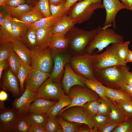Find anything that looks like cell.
Here are the masks:
<instances>
[{
	"instance_id": "1",
	"label": "cell",
	"mask_w": 132,
	"mask_h": 132,
	"mask_svg": "<svg viewBox=\"0 0 132 132\" xmlns=\"http://www.w3.org/2000/svg\"><path fill=\"white\" fill-rule=\"evenodd\" d=\"M130 68L126 65L113 66L94 70L95 78L105 87L120 89L125 84Z\"/></svg>"
},
{
	"instance_id": "2",
	"label": "cell",
	"mask_w": 132,
	"mask_h": 132,
	"mask_svg": "<svg viewBox=\"0 0 132 132\" xmlns=\"http://www.w3.org/2000/svg\"><path fill=\"white\" fill-rule=\"evenodd\" d=\"M93 38L87 47L85 54L92 55L97 49L98 53L101 52L110 44L124 42L123 36L110 27L99 26Z\"/></svg>"
},
{
	"instance_id": "3",
	"label": "cell",
	"mask_w": 132,
	"mask_h": 132,
	"mask_svg": "<svg viewBox=\"0 0 132 132\" xmlns=\"http://www.w3.org/2000/svg\"><path fill=\"white\" fill-rule=\"evenodd\" d=\"M104 9L102 0H82L69 10L68 15L74 23L80 24L89 20L96 10Z\"/></svg>"
},
{
	"instance_id": "4",
	"label": "cell",
	"mask_w": 132,
	"mask_h": 132,
	"mask_svg": "<svg viewBox=\"0 0 132 132\" xmlns=\"http://www.w3.org/2000/svg\"><path fill=\"white\" fill-rule=\"evenodd\" d=\"M98 30V28L87 31L73 27L65 35L69 40V48L70 51L77 55L85 54L87 47Z\"/></svg>"
},
{
	"instance_id": "5",
	"label": "cell",
	"mask_w": 132,
	"mask_h": 132,
	"mask_svg": "<svg viewBox=\"0 0 132 132\" xmlns=\"http://www.w3.org/2000/svg\"><path fill=\"white\" fill-rule=\"evenodd\" d=\"M67 95L71 98V104L64 108L59 113L60 115L65 110L74 106H81L86 103L99 99L100 97L95 92L87 87L79 85L74 86L71 88Z\"/></svg>"
},
{
	"instance_id": "6",
	"label": "cell",
	"mask_w": 132,
	"mask_h": 132,
	"mask_svg": "<svg viewBox=\"0 0 132 132\" xmlns=\"http://www.w3.org/2000/svg\"><path fill=\"white\" fill-rule=\"evenodd\" d=\"M94 55H77L71 57L70 64L77 74L87 79L95 78L93 62Z\"/></svg>"
},
{
	"instance_id": "7",
	"label": "cell",
	"mask_w": 132,
	"mask_h": 132,
	"mask_svg": "<svg viewBox=\"0 0 132 132\" xmlns=\"http://www.w3.org/2000/svg\"><path fill=\"white\" fill-rule=\"evenodd\" d=\"M31 68L43 72L51 73L53 62L50 48L31 51Z\"/></svg>"
},
{
	"instance_id": "8",
	"label": "cell",
	"mask_w": 132,
	"mask_h": 132,
	"mask_svg": "<svg viewBox=\"0 0 132 132\" xmlns=\"http://www.w3.org/2000/svg\"><path fill=\"white\" fill-rule=\"evenodd\" d=\"M94 70L116 65H126L123 63L111 46L99 54H94L93 60Z\"/></svg>"
},
{
	"instance_id": "9",
	"label": "cell",
	"mask_w": 132,
	"mask_h": 132,
	"mask_svg": "<svg viewBox=\"0 0 132 132\" xmlns=\"http://www.w3.org/2000/svg\"><path fill=\"white\" fill-rule=\"evenodd\" d=\"M36 93L38 98L56 102L65 95L60 82H54L49 77L41 85Z\"/></svg>"
},
{
	"instance_id": "10",
	"label": "cell",
	"mask_w": 132,
	"mask_h": 132,
	"mask_svg": "<svg viewBox=\"0 0 132 132\" xmlns=\"http://www.w3.org/2000/svg\"><path fill=\"white\" fill-rule=\"evenodd\" d=\"M51 50L54 65L49 77L54 82L60 83L65 66L70 62L71 57L67 50L62 52Z\"/></svg>"
},
{
	"instance_id": "11",
	"label": "cell",
	"mask_w": 132,
	"mask_h": 132,
	"mask_svg": "<svg viewBox=\"0 0 132 132\" xmlns=\"http://www.w3.org/2000/svg\"><path fill=\"white\" fill-rule=\"evenodd\" d=\"M102 3L106 11V19L103 27L107 28L112 26L114 28H116V15L120 10L127 9V6L120 0H102Z\"/></svg>"
},
{
	"instance_id": "12",
	"label": "cell",
	"mask_w": 132,
	"mask_h": 132,
	"mask_svg": "<svg viewBox=\"0 0 132 132\" xmlns=\"http://www.w3.org/2000/svg\"><path fill=\"white\" fill-rule=\"evenodd\" d=\"M60 115L64 119L69 122L86 124L93 132V124L90 118L86 116L81 107L74 106L68 108L64 110Z\"/></svg>"
},
{
	"instance_id": "13",
	"label": "cell",
	"mask_w": 132,
	"mask_h": 132,
	"mask_svg": "<svg viewBox=\"0 0 132 132\" xmlns=\"http://www.w3.org/2000/svg\"><path fill=\"white\" fill-rule=\"evenodd\" d=\"M87 78L85 77L76 73L69 63L65 65L62 81V86L65 92L67 95L72 87L79 85L87 87L85 81Z\"/></svg>"
},
{
	"instance_id": "14",
	"label": "cell",
	"mask_w": 132,
	"mask_h": 132,
	"mask_svg": "<svg viewBox=\"0 0 132 132\" xmlns=\"http://www.w3.org/2000/svg\"><path fill=\"white\" fill-rule=\"evenodd\" d=\"M38 98L36 92L27 88L19 98L15 99L11 105L18 115L26 114L31 103Z\"/></svg>"
},
{
	"instance_id": "15",
	"label": "cell",
	"mask_w": 132,
	"mask_h": 132,
	"mask_svg": "<svg viewBox=\"0 0 132 132\" xmlns=\"http://www.w3.org/2000/svg\"><path fill=\"white\" fill-rule=\"evenodd\" d=\"M18 115L12 108H0V132H13Z\"/></svg>"
},
{
	"instance_id": "16",
	"label": "cell",
	"mask_w": 132,
	"mask_h": 132,
	"mask_svg": "<svg viewBox=\"0 0 132 132\" xmlns=\"http://www.w3.org/2000/svg\"><path fill=\"white\" fill-rule=\"evenodd\" d=\"M50 75L51 73L43 72L31 68L25 81L26 88L34 92H36L40 87L50 77Z\"/></svg>"
},
{
	"instance_id": "17",
	"label": "cell",
	"mask_w": 132,
	"mask_h": 132,
	"mask_svg": "<svg viewBox=\"0 0 132 132\" xmlns=\"http://www.w3.org/2000/svg\"><path fill=\"white\" fill-rule=\"evenodd\" d=\"M17 77L9 69L5 72L2 78L1 86L2 89L11 92L17 97L21 93Z\"/></svg>"
},
{
	"instance_id": "18",
	"label": "cell",
	"mask_w": 132,
	"mask_h": 132,
	"mask_svg": "<svg viewBox=\"0 0 132 132\" xmlns=\"http://www.w3.org/2000/svg\"><path fill=\"white\" fill-rule=\"evenodd\" d=\"M75 24L66 14L55 20L52 28L50 35L60 34L65 35Z\"/></svg>"
},
{
	"instance_id": "19",
	"label": "cell",
	"mask_w": 132,
	"mask_h": 132,
	"mask_svg": "<svg viewBox=\"0 0 132 132\" xmlns=\"http://www.w3.org/2000/svg\"><path fill=\"white\" fill-rule=\"evenodd\" d=\"M13 17L10 14L6 17L3 25L0 26V45L18 40L14 35L12 27Z\"/></svg>"
},
{
	"instance_id": "20",
	"label": "cell",
	"mask_w": 132,
	"mask_h": 132,
	"mask_svg": "<svg viewBox=\"0 0 132 132\" xmlns=\"http://www.w3.org/2000/svg\"><path fill=\"white\" fill-rule=\"evenodd\" d=\"M69 44L68 40L65 35L53 34L49 38L48 47L52 50L62 52L68 50Z\"/></svg>"
},
{
	"instance_id": "21",
	"label": "cell",
	"mask_w": 132,
	"mask_h": 132,
	"mask_svg": "<svg viewBox=\"0 0 132 132\" xmlns=\"http://www.w3.org/2000/svg\"><path fill=\"white\" fill-rule=\"evenodd\" d=\"M56 20L45 27L36 30V36L38 49H44L48 47V40L51 29Z\"/></svg>"
},
{
	"instance_id": "22",
	"label": "cell",
	"mask_w": 132,
	"mask_h": 132,
	"mask_svg": "<svg viewBox=\"0 0 132 132\" xmlns=\"http://www.w3.org/2000/svg\"><path fill=\"white\" fill-rule=\"evenodd\" d=\"M13 50L22 61L31 66L32 65L31 51L21 41L16 40L12 42Z\"/></svg>"
},
{
	"instance_id": "23",
	"label": "cell",
	"mask_w": 132,
	"mask_h": 132,
	"mask_svg": "<svg viewBox=\"0 0 132 132\" xmlns=\"http://www.w3.org/2000/svg\"><path fill=\"white\" fill-rule=\"evenodd\" d=\"M56 102L43 98H37L31 103L27 113L46 114L50 108Z\"/></svg>"
},
{
	"instance_id": "24",
	"label": "cell",
	"mask_w": 132,
	"mask_h": 132,
	"mask_svg": "<svg viewBox=\"0 0 132 132\" xmlns=\"http://www.w3.org/2000/svg\"><path fill=\"white\" fill-rule=\"evenodd\" d=\"M72 101V99L70 96L65 95L50 108L46 113L48 117L57 116L60 111L69 106Z\"/></svg>"
},
{
	"instance_id": "25",
	"label": "cell",
	"mask_w": 132,
	"mask_h": 132,
	"mask_svg": "<svg viewBox=\"0 0 132 132\" xmlns=\"http://www.w3.org/2000/svg\"><path fill=\"white\" fill-rule=\"evenodd\" d=\"M105 96L113 102L118 100H132V98L121 89H116L105 87Z\"/></svg>"
},
{
	"instance_id": "26",
	"label": "cell",
	"mask_w": 132,
	"mask_h": 132,
	"mask_svg": "<svg viewBox=\"0 0 132 132\" xmlns=\"http://www.w3.org/2000/svg\"><path fill=\"white\" fill-rule=\"evenodd\" d=\"M130 43L127 41L122 43H113L111 46L116 52L122 62L126 65L129 54V45Z\"/></svg>"
},
{
	"instance_id": "27",
	"label": "cell",
	"mask_w": 132,
	"mask_h": 132,
	"mask_svg": "<svg viewBox=\"0 0 132 132\" xmlns=\"http://www.w3.org/2000/svg\"><path fill=\"white\" fill-rule=\"evenodd\" d=\"M36 31V29L29 28L26 33L20 40L31 51L38 49Z\"/></svg>"
},
{
	"instance_id": "28",
	"label": "cell",
	"mask_w": 132,
	"mask_h": 132,
	"mask_svg": "<svg viewBox=\"0 0 132 132\" xmlns=\"http://www.w3.org/2000/svg\"><path fill=\"white\" fill-rule=\"evenodd\" d=\"M32 124L31 121L26 114L18 115L14 132H28Z\"/></svg>"
},
{
	"instance_id": "29",
	"label": "cell",
	"mask_w": 132,
	"mask_h": 132,
	"mask_svg": "<svg viewBox=\"0 0 132 132\" xmlns=\"http://www.w3.org/2000/svg\"><path fill=\"white\" fill-rule=\"evenodd\" d=\"M12 27L14 35L17 39L19 40L25 35L29 28L26 23L14 18Z\"/></svg>"
},
{
	"instance_id": "30",
	"label": "cell",
	"mask_w": 132,
	"mask_h": 132,
	"mask_svg": "<svg viewBox=\"0 0 132 132\" xmlns=\"http://www.w3.org/2000/svg\"><path fill=\"white\" fill-rule=\"evenodd\" d=\"M44 17L35 5L33 10L17 19L25 23L30 24Z\"/></svg>"
},
{
	"instance_id": "31",
	"label": "cell",
	"mask_w": 132,
	"mask_h": 132,
	"mask_svg": "<svg viewBox=\"0 0 132 132\" xmlns=\"http://www.w3.org/2000/svg\"><path fill=\"white\" fill-rule=\"evenodd\" d=\"M34 6L32 5L26 3L15 7H7L10 15L13 18H18L33 10Z\"/></svg>"
},
{
	"instance_id": "32",
	"label": "cell",
	"mask_w": 132,
	"mask_h": 132,
	"mask_svg": "<svg viewBox=\"0 0 132 132\" xmlns=\"http://www.w3.org/2000/svg\"><path fill=\"white\" fill-rule=\"evenodd\" d=\"M85 84L87 87L95 92L100 98H103L105 96V87L96 78L86 79Z\"/></svg>"
},
{
	"instance_id": "33",
	"label": "cell",
	"mask_w": 132,
	"mask_h": 132,
	"mask_svg": "<svg viewBox=\"0 0 132 132\" xmlns=\"http://www.w3.org/2000/svg\"><path fill=\"white\" fill-rule=\"evenodd\" d=\"M108 115V123L111 124L119 123L127 118L120 108L115 103Z\"/></svg>"
},
{
	"instance_id": "34",
	"label": "cell",
	"mask_w": 132,
	"mask_h": 132,
	"mask_svg": "<svg viewBox=\"0 0 132 132\" xmlns=\"http://www.w3.org/2000/svg\"><path fill=\"white\" fill-rule=\"evenodd\" d=\"M7 60L9 69L17 77L18 71L22 61L13 49L10 53Z\"/></svg>"
},
{
	"instance_id": "35",
	"label": "cell",
	"mask_w": 132,
	"mask_h": 132,
	"mask_svg": "<svg viewBox=\"0 0 132 132\" xmlns=\"http://www.w3.org/2000/svg\"><path fill=\"white\" fill-rule=\"evenodd\" d=\"M31 68V66L22 62L17 76L20 83L21 93H22L25 90L24 87L25 81Z\"/></svg>"
},
{
	"instance_id": "36",
	"label": "cell",
	"mask_w": 132,
	"mask_h": 132,
	"mask_svg": "<svg viewBox=\"0 0 132 132\" xmlns=\"http://www.w3.org/2000/svg\"><path fill=\"white\" fill-rule=\"evenodd\" d=\"M99 99L87 102L81 106L88 117L90 118L97 114L100 103Z\"/></svg>"
},
{
	"instance_id": "37",
	"label": "cell",
	"mask_w": 132,
	"mask_h": 132,
	"mask_svg": "<svg viewBox=\"0 0 132 132\" xmlns=\"http://www.w3.org/2000/svg\"><path fill=\"white\" fill-rule=\"evenodd\" d=\"M57 117L63 130V132H78L82 124L70 122L62 118L60 115Z\"/></svg>"
},
{
	"instance_id": "38",
	"label": "cell",
	"mask_w": 132,
	"mask_h": 132,
	"mask_svg": "<svg viewBox=\"0 0 132 132\" xmlns=\"http://www.w3.org/2000/svg\"><path fill=\"white\" fill-rule=\"evenodd\" d=\"M30 119L32 124L44 128L48 117L46 114L29 112L26 114Z\"/></svg>"
},
{
	"instance_id": "39",
	"label": "cell",
	"mask_w": 132,
	"mask_h": 132,
	"mask_svg": "<svg viewBox=\"0 0 132 132\" xmlns=\"http://www.w3.org/2000/svg\"><path fill=\"white\" fill-rule=\"evenodd\" d=\"M99 100L100 103L97 115H108L114 103L106 97L103 98L100 97Z\"/></svg>"
},
{
	"instance_id": "40",
	"label": "cell",
	"mask_w": 132,
	"mask_h": 132,
	"mask_svg": "<svg viewBox=\"0 0 132 132\" xmlns=\"http://www.w3.org/2000/svg\"><path fill=\"white\" fill-rule=\"evenodd\" d=\"M44 128L46 132H63L56 116L48 117Z\"/></svg>"
},
{
	"instance_id": "41",
	"label": "cell",
	"mask_w": 132,
	"mask_h": 132,
	"mask_svg": "<svg viewBox=\"0 0 132 132\" xmlns=\"http://www.w3.org/2000/svg\"><path fill=\"white\" fill-rule=\"evenodd\" d=\"M59 17L51 15L49 17H44L32 23L26 24L29 28L36 30L45 27Z\"/></svg>"
},
{
	"instance_id": "42",
	"label": "cell",
	"mask_w": 132,
	"mask_h": 132,
	"mask_svg": "<svg viewBox=\"0 0 132 132\" xmlns=\"http://www.w3.org/2000/svg\"><path fill=\"white\" fill-rule=\"evenodd\" d=\"M90 118L94 125L93 132H97L99 128L106 124L109 121V115H96Z\"/></svg>"
},
{
	"instance_id": "43",
	"label": "cell",
	"mask_w": 132,
	"mask_h": 132,
	"mask_svg": "<svg viewBox=\"0 0 132 132\" xmlns=\"http://www.w3.org/2000/svg\"><path fill=\"white\" fill-rule=\"evenodd\" d=\"M113 102L120 108L127 118H132V100H118Z\"/></svg>"
},
{
	"instance_id": "44",
	"label": "cell",
	"mask_w": 132,
	"mask_h": 132,
	"mask_svg": "<svg viewBox=\"0 0 132 132\" xmlns=\"http://www.w3.org/2000/svg\"><path fill=\"white\" fill-rule=\"evenodd\" d=\"M111 132H132V118H127L121 122Z\"/></svg>"
},
{
	"instance_id": "45",
	"label": "cell",
	"mask_w": 132,
	"mask_h": 132,
	"mask_svg": "<svg viewBox=\"0 0 132 132\" xmlns=\"http://www.w3.org/2000/svg\"><path fill=\"white\" fill-rule=\"evenodd\" d=\"M66 3H63L58 5H50V12L52 16L60 17L67 14Z\"/></svg>"
},
{
	"instance_id": "46",
	"label": "cell",
	"mask_w": 132,
	"mask_h": 132,
	"mask_svg": "<svg viewBox=\"0 0 132 132\" xmlns=\"http://www.w3.org/2000/svg\"><path fill=\"white\" fill-rule=\"evenodd\" d=\"M35 5L44 17H49L52 15L48 0H39Z\"/></svg>"
},
{
	"instance_id": "47",
	"label": "cell",
	"mask_w": 132,
	"mask_h": 132,
	"mask_svg": "<svg viewBox=\"0 0 132 132\" xmlns=\"http://www.w3.org/2000/svg\"><path fill=\"white\" fill-rule=\"evenodd\" d=\"M12 49L11 42H8L0 45V61L7 60L10 53Z\"/></svg>"
},
{
	"instance_id": "48",
	"label": "cell",
	"mask_w": 132,
	"mask_h": 132,
	"mask_svg": "<svg viewBox=\"0 0 132 132\" xmlns=\"http://www.w3.org/2000/svg\"><path fill=\"white\" fill-rule=\"evenodd\" d=\"M121 123L117 124H111L108 123L99 128L97 132H111Z\"/></svg>"
},
{
	"instance_id": "49",
	"label": "cell",
	"mask_w": 132,
	"mask_h": 132,
	"mask_svg": "<svg viewBox=\"0 0 132 132\" xmlns=\"http://www.w3.org/2000/svg\"><path fill=\"white\" fill-rule=\"evenodd\" d=\"M26 3V0H10L6 4V6L15 7Z\"/></svg>"
},
{
	"instance_id": "50",
	"label": "cell",
	"mask_w": 132,
	"mask_h": 132,
	"mask_svg": "<svg viewBox=\"0 0 132 132\" xmlns=\"http://www.w3.org/2000/svg\"><path fill=\"white\" fill-rule=\"evenodd\" d=\"M120 89L124 91L132 98V87L125 84L121 86Z\"/></svg>"
},
{
	"instance_id": "51",
	"label": "cell",
	"mask_w": 132,
	"mask_h": 132,
	"mask_svg": "<svg viewBox=\"0 0 132 132\" xmlns=\"http://www.w3.org/2000/svg\"><path fill=\"white\" fill-rule=\"evenodd\" d=\"M28 132H46L44 128L32 124Z\"/></svg>"
},
{
	"instance_id": "52",
	"label": "cell",
	"mask_w": 132,
	"mask_h": 132,
	"mask_svg": "<svg viewBox=\"0 0 132 132\" xmlns=\"http://www.w3.org/2000/svg\"><path fill=\"white\" fill-rule=\"evenodd\" d=\"M9 66L7 60L0 61V78H2L3 71Z\"/></svg>"
},
{
	"instance_id": "53",
	"label": "cell",
	"mask_w": 132,
	"mask_h": 132,
	"mask_svg": "<svg viewBox=\"0 0 132 132\" xmlns=\"http://www.w3.org/2000/svg\"><path fill=\"white\" fill-rule=\"evenodd\" d=\"M82 0H67L66 3V10L68 12L70 9L77 2Z\"/></svg>"
},
{
	"instance_id": "54",
	"label": "cell",
	"mask_w": 132,
	"mask_h": 132,
	"mask_svg": "<svg viewBox=\"0 0 132 132\" xmlns=\"http://www.w3.org/2000/svg\"><path fill=\"white\" fill-rule=\"evenodd\" d=\"M67 0H48L49 5H58L66 3Z\"/></svg>"
},
{
	"instance_id": "55",
	"label": "cell",
	"mask_w": 132,
	"mask_h": 132,
	"mask_svg": "<svg viewBox=\"0 0 132 132\" xmlns=\"http://www.w3.org/2000/svg\"><path fill=\"white\" fill-rule=\"evenodd\" d=\"M125 84L132 87V71H129L126 77Z\"/></svg>"
},
{
	"instance_id": "56",
	"label": "cell",
	"mask_w": 132,
	"mask_h": 132,
	"mask_svg": "<svg viewBox=\"0 0 132 132\" xmlns=\"http://www.w3.org/2000/svg\"><path fill=\"white\" fill-rule=\"evenodd\" d=\"M82 124L78 132H92L89 127L87 125L85 124L83 125Z\"/></svg>"
},
{
	"instance_id": "57",
	"label": "cell",
	"mask_w": 132,
	"mask_h": 132,
	"mask_svg": "<svg viewBox=\"0 0 132 132\" xmlns=\"http://www.w3.org/2000/svg\"><path fill=\"white\" fill-rule=\"evenodd\" d=\"M8 95L5 91L2 90L0 91V101H4L7 99Z\"/></svg>"
},
{
	"instance_id": "58",
	"label": "cell",
	"mask_w": 132,
	"mask_h": 132,
	"mask_svg": "<svg viewBox=\"0 0 132 132\" xmlns=\"http://www.w3.org/2000/svg\"><path fill=\"white\" fill-rule=\"evenodd\" d=\"M8 15H5L3 13V12L0 11V26H1L3 25L6 18Z\"/></svg>"
},
{
	"instance_id": "59",
	"label": "cell",
	"mask_w": 132,
	"mask_h": 132,
	"mask_svg": "<svg viewBox=\"0 0 132 132\" xmlns=\"http://www.w3.org/2000/svg\"><path fill=\"white\" fill-rule=\"evenodd\" d=\"M125 4L127 7V10H132V0H126Z\"/></svg>"
},
{
	"instance_id": "60",
	"label": "cell",
	"mask_w": 132,
	"mask_h": 132,
	"mask_svg": "<svg viewBox=\"0 0 132 132\" xmlns=\"http://www.w3.org/2000/svg\"><path fill=\"white\" fill-rule=\"evenodd\" d=\"M127 63L128 62L132 63V51L129 49V54L127 60Z\"/></svg>"
},
{
	"instance_id": "61",
	"label": "cell",
	"mask_w": 132,
	"mask_h": 132,
	"mask_svg": "<svg viewBox=\"0 0 132 132\" xmlns=\"http://www.w3.org/2000/svg\"><path fill=\"white\" fill-rule=\"evenodd\" d=\"M26 3L35 6L38 2L39 0H26Z\"/></svg>"
},
{
	"instance_id": "62",
	"label": "cell",
	"mask_w": 132,
	"mask_h": 132,
	"mask_svg": "<svg viewBox=\"0 0 132 132\" xmlns=\"http://www.w3.org/2000/svg\"><path fill=\"white\" fill-rule=\"evenodd\" d=\"M10 0H0V7L6 6L7 3Z\"/></svg>"
},
{
	"instance_id": "63",
	"label": "cell",
	"mask_w": 132,
	"mask_h": 132,
	"mask_svg": "<svg viewBox=\"0 0 132 132\" xmlns=\"http://www.w3.org/2000/svg\"><path fill=\"white\" fill-rule=\"evenodd\" d=\"M122 2V3H124V4H125V3H126V0H120Z\"/></svg>"
}]
</instances>
